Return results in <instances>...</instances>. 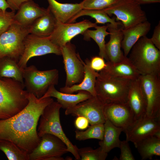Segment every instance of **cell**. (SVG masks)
<instances>
[{"instance_id": "cell-1", "label": "cell", "mask_w": 160, "mask_h": 160, "mask_svg": "<svg viewBox=\"0 0 160 160\" xmlns=\"http://www.w3.org/2000/svg\"><path fill=\"white\" fill-rule=\"evenodd\" d=\"M28 103L26 107L13 116L0 119V139L11 141L28 154L41 140L37 126L46 107L54 100L51 97L37 98L28 92Z\"/></svg>"}, {"instance_id": "cell-2", "label": "cell", "mask_w": 160, "mask_h": 160, "mask_svg": "<svg viewBox=\"0 0 160 160\" xmlns=\"http://www.w3.org/2000/svg\"><path fill=\"white\" fill-rule=\"evenodd\" d=\"M24 85L11 78H0V119L16 114L28 104Z\"/></svg>"}, {"instance_id": "cell-3", "label": "cell", "mask_w": 160, "mask_h": 160, "mask_svg": "<svg viewBox=\"0 0 160 160\" xmlns=\"http://www.w3.org/2000/svg\"><path fill=\"white\" fill-rule=\"evenodd\" d=\"M128 58L141 75H160V50L146 36L140 38L131 49Z\"/></svg>"}, {"instance_id": "cell-4", "label": "cell", "mask_w": 160, "mask_h": 160, "mask_svg": "<svg viewBox=\"0 0 160 160\" xmlns=\"http://www.w3.org/2000/svg\"><path fill=\"white\" fill-rule=\"evenodd\" d=\"M131 81L112 76L100 71L95 84L96 96L104 104L127 103Z\"/></svg>"}, {"instance_id": "cell-5", "label": "cell", "mask_w": 160, "mask_h": 160, "mask_svg": "<svg viewBox=\"0 0 160 160\" xmlns=\"http://www.w3.org/2000/svg\"><path fill=\"white\" fill-rule=\"evenodd\" d=\"M61 105L53 101L44 109L41 115L37 130L40 137L49 134L61 140L66 145L68 152L71 153L76 160H80L77 151V147L73 145L66 136L63 129L60 119Z\"/></svg>"}, {"instance_id": "cell-6", "label": "cell", "mask_w": 160, "mask_h": 160, "mask_svg": "<svg viewBox=\"0 0 160 160\" xmlns=\"http://www.w3.org/2000/svg\"><path fill=\"white\" fill-rule=\"evenodd\" d=\"M23 72L26 90L38 99L44 95L51 86L58 83L59 71L56 69L40 71L32 65L27 66Z\"/></svg>"}, {"instance_id": "cell-7", "label": "cell", "mask_w": 160, "mask_h": 160, "mask_svg": "<svg viewBox=\"0 0 160 160\" xmlns=\"http://www.w3.org/2000/svg\"><path fill=\"white\" fill-rule=\"evenodd\" d=\"M29 33V27L15 22L12 24L0 35V59L8 57L18 63L23 51L25 39Z\"/></svg>"}, {"instance_id": "cell-8", "label": "cell", "mask_w": 160, "mask_h": 160, "mask_svg": "<svg viewBox=\"0 0 160 160\" xmlns=\"http://www.w3.org/2000/svg\"><path fill=\"white\" fill-rule=\"evenodd\" d=\"M103 10L109 16L115 15L116 20L120 21L125 29L147 20L140 5L133 0H116Z\"/></svg>"}, {"instance_id": "cell-9", "label": "cell", "mask_w": 160, "mask_h": 160, "mask_svg": "<svg viewBox=\"0 0 160 160\" xmlns=\"http://www.w3.org/2000/svg\"><path fill=\"white\" fill-rule=\"evenodd\" d=\"M49 54L61 55V49L53 43L49 36L41 37L29 33L25 39L23 51L18 65L23 71L32 57Z\"/></svg>"}, {"instance_id": "cell-10", "label": "cell", "mask_w": 160, "mask_h": 160, "mask_svg": "<svg viewBox=\"0 0 160 160\" xmlns=\"http://www.w3.org/2000/svg\"><path fill=\"white\" fill-rule=\"evenodd\" d=\"M61 49L66 74L65 86L69 87L80 83L84 76V68L82 60L76 52L75 46L70 42Z\"/></svg>"}, {"instance_id": "cell-11", "label": "cell", "mask_w": 160, "mask_h": 160, "mask_svg": "<svg viewBox=\"0 0 160 160\" xmlns=\"http://www.w3.org/2000/svg\"><path fill=\"white\" fill-rule=\"evenodd\" d=\"M139 79L146 102L145 115L160 117V75H140Z\"/></svg>"}, {"instance_id": "cell-12", "label": "cell", "mask_w": 160, "mask_h": 160, "mask_svg": "<svg viewBox=\"0 0 160 160\" xmlns=\"http://www.w3.org/2000/svg\"><path fill=\"white\" fill-rule=\"evenodd\" d=\"M97 25L88 20L75 23L57 21L54 31L49 37L53 43L61 48L77 35H82L87 30Z\"/></svg>"}, {"instance_id": "cell-13", "label": "cell", "mask_w": 160, "mask_h": 160, "mask_svg": "<svg viewBox=\"0 0 160 160\" xmlns=\"http://www.w3.org/2000/svg\"><path fill=\"white\" fill-rule=\"evenodd\" d=\"M105 105L97 96H92L75 106L65 109V114L74 116H82L86 118L90 125L104 124L106 119Z\"/></svg>"}, {"instance_id": "cell-14", "label": "cell", "mask_w": 160, "mask_h": 160, "mask_svg": "<svg viewBox=\"0 0 160 160\" xmlns=\"http://www.w3.org/2000/svg\"><path fill=\"white\" fill-rule=\"evenodd\" d=\"M65 144L60 138L47 134L41 137L40 141L29 154V160H49L52 157H60L68 152Z\"/></svg>"}, {"instance_id": "cell-15", "label": "cell", "mask_w": 160, "mask_h": 160, "mask_svg": "<svg viewBox=\"0 0 160 160\" xmlns=\"http://www.w3.org/2000/svg\"><path fill=\"white\" fill-rule=\"evenodd\" d=\"M159 130L160 117H149L145 115L135 120L124 132L126 135V140L135 145L145 138L154 136Z\"/></svg>"}, {"instance_id": "cell-16", "label": "cell", "mask_w": 160, "mask_h": 160, "mask_svg": "<svg viewBox=\"0 0 160 160\" xmlns=\"http://www.w3.org/2000/svg\"><path fill=\"white\" fill-rule=\"evenodd\" d=\"M104 113L106 119L115 126L122 128L123 132L135 121L133 113L127 103L105 104Z\"/></svg>"}, {"instance_id": "cell-17", "label": "cell", "mask_w": 160, "mask_h": 160, "mask_svg": "<svg viewBox=\"0 0 160 160\" xmlns=\"http://www.w3.org/2000/svg\"><path fill=\"white\" fill-rule=\"evenodd\" d=\"M107 25V30L110 33V38L105 44L106 53L108 61L117 63L122 60L126 57L121 49L123 38L122 29L124 28L120 21L115 24L108 23Z\"/></svg>"}, {"instance_id": "cell-18", "label": "cell", "mask_w": 160, "mask_h": 160, "mask_svg": "<svg viewBox=\"0 0 160 160\" xmlns=\"http://www.w3.org/2000/svg\"><path fill=\"white\" fill-rule=\"evenodd\" d=\"M48 9L40 7L33 0L23 4L15 15L14 22L28 28L37 18L45 14Z\"/></svg>"}, {"instance_id": "cell-19", "label": "cell", "mask_w": 160, "mask_h": 160, "mask_svg": "<svg viewBox=\"0 0 160 160\" xmlns=\"http://www.w3.org/2000/svg\"><path fill=\"white\" fill-rule=\"evenodd\" d=\"M127 103L133 113L135 120L145 115L146 102L139 78L131 81Z\"/></svg>"}, {"instance_id": "cell-20", "label": "cell", "mask_w": 160, "mask_h": 160, "mask_svg": "<svg viewBox=\"0 0 160 160\" xmlns=\"http://www.w3.org/2000/svg\"><path fill=\"white\" fill-rule=\"evenodd\" d=\"M106 63V67L101 71L109 76L133 80L141 75L127 57L117 63L108 61Z\"/></svg>"}, {"instance_id": "cell-21", "label": "cell", "mask_w": 160, "mask_h": 160, "mask_svg": "<svg viewBox=\"0 0 160 160\" xmlns=\"http://www.w3.org/2000/svg\"><path fill=\"white\" fill-rule=\"evenodd\" d=\"M92 95L89 92L84 91H79L76 94H68L57 91L55 85L51 86L40 99L47 97H54L61 105L62 108L66 109L73 107L79 103L91 97Z\"/></svg>"}, {"instance_id": "cell-22", "label": "cell", "mask_w": 160, "mask_h": 160, "mask_svg": "<svg viewBox=\"0 0 160 160\" xmlns=\"http://www.w3.org/2000/svg\"><path fill=\"white\" fill-rule=\"evenodd\" d=\"M151 24L146 20L127 29H122L123 38L121 48L127 57L133 46L141 37L146 36L150 31Z\"/></svg>"}, {"instance_id": "cell-23", "label": "cell", "mask_w": 160, "mask_h": 160, "mask_svg": "<svg viewBox=\"0 0 160 160\" xmlns=\"http://www.w3.org/2000/svg\"><path fill=\"white\" fill-rule=\"evenodd\" d=\"M88 59L82 63L84 68V75L82 81L80 83L69 87L64 86L60 88V91L68 94H73L74 92L84 91L87 92L93 96H96L95 90L96 79L99 73L92 70L90 67Z\"/></svg>"}, {"instance_id": "cell-24", "label": "cell", "mask_w": 160, "mask_h": 160, "mask_svg": "<svg viewBox=\"0 0 160 160\" xmlns=\"http://www.w3.org/2000/svg\"><path fill=\"white\" fill-rule=\"evenodd\" d=\"M48 8L57 21L68 23L82 9L81 3H62L56 0H47Z\"/></svg>"}, {"instance_id": "cell-25", "label": "cell", "mask_w": 160, "mask_h": 160, "mask_svg": "<svg viewBox=\"0 0 160 160\" xmlns=\"http://www.w3.org/2000/svg\"><path fill=\"white\" fill-rule=\"evenodd\" d=\"M104 125L103 139L99 142V144L102 151L108 153L113 149L119 148L121 141L119 136L123 129L115 126L107 119Z\"/></svg>"}, {"instance_id": "cell-26", "label": "cell", "mask_w": 160, "mask_h": 160, "mask_svg": "<svg viewBox=\"0 0 160 160\" xmlns=\"http://www.w3.org/2000/svg\"><path fill=\"white\" fill-rule=\"evenodd\" d=\"M57 22L48 9L47 13L37 18L30 26L29 33L41 37L49 36L54 31Z\"/></svg>"}, {"instance_id": "cell-27", "label": "cell", "mask_w": 160, "mask_h": 160, "mask_svg": "<svg viewBox=\"0 0 160 160\" xmlns=\"http://www.w3.org/2000/svg\"><path fill=\"white\" fill-rule=\"evenodd\" d=\"M142 160L160 156V139L154 136L145 138L134 145Z\"/></svg>"}, {"instance_id": "cell-28", "label": "cell", "mask_w": 160, "mask_h": 160, "mask_svg": "<svg viewBox=\"0 0 160 160\" xmlns=\"http://www.w3.org/2000/svg\"><path fill=\"white\" fill-rule=\"evenodd\" d=\"M0 78H11L24 85L23 71L16 61L8 57L0 59Z\"/></svg>"}, {"instance_id": "cell-29", "label": "cell", "mask_w": 160, "mask_h": 160, "mask_svg": "<svg viewBox=\"0 0 160 160\" xmlns=\"http://www.w3.org/2000/svg\"><path fill=\"white\" fill-rule=\"evenodd\" d=\"M108 26L97 25L95 30H87L83 34L84 39L88 41L91 38L93 39L97 44L99 50V56L102 57L107 61L108 59L105 52V38L110 33L107 31Z\"/></svg>"}, {"instance_id": "cell-30", "label": "cell", "mask_w": 160, "mask_h": 160, "mask_svg": "<svg viewBox=\"0 0 160 160\" xmlns=\"http://www.w3.org/2000/svg\"><path fill=\"white\" fill-rule=\"evenodd\" d=\"M0 150L9 160H29V154L11 141L0 139Z\"/></svg>"}, {"instance_id": "cell-31", "label": "cell", "mask_w": 160, "mask_h": 160, "mask_svg": "<svg viewBox=\"0 0 160 160\" xmlns=\"http://www.w3.org/2000/svg\"><path fill=\"white\" fill-rule=\"evenodd\" d=\"M83 16H88L94 18L96 24H105L106 23L115 24L116 21L114 17L111 18L103 9H82L68 23H74L79 17Z\"/></svg>"}, {"instance_id": "cell-32", "label": "cell", "mask_w": 160, "mask_h": 160, "mask_svg": "<svg viewBox=\"0 0 160 160\" xmlns=\"http://www.w3.org/2000/svg\"><path fill=\"white\" fill-rule=\"evenodd\" d=\"M104 132V124H98L89 126L85 131L77 129L75 131V137L78 140L91 139L102 140Z\"/></svg>"}, {"instance_id": "cell-33", "label": "cell", "mask_w": 160, "mask_h": 160, "mask_svg": "<svg viewBox=\"0 0 160 160\" xmlns=\"http://www.w3.org/2000/svg\"><path fill=\"white\" fill-rule=\"evenodd\" d=\"M80 160H105L108 153L102 151L99 147L94 149L89 147L77 148Z\"/></svg>"}, {"instance_id": "cell-34", "label": "cell", "mask_w": 160, "mask_h": 160, "mask_svg": "<svg viewBox=\"0 0 160 160\" xmlns=\"http://www.w3.org/2000/svg\"><path fill=\"white\" fill-rule=\"evenodd\" d=\"M116 0H83L81 2L82 9H103L114 3Z\"/></svg>"}, {"instance_id": "cell-35", "label": "cell", "mask_w": 160, "mask_h": 160, "mask_svg": "<svg viewBox=\"0 0 160 160\" xmlns=\"http://www.w3.org/2000/svg\"><path fill=\"white\" fill-rule=\"evenodd\" d=\"M15 12L4 11L0 9V35L7 30L14 23Z\"/></svg>"}, {"instance_id": "cell-36", "label": "cell", "mask_w": 160, "mask_h": 160, "mask_svg": "<svg viewBox=\"0 0 160 160\" xmlns=\"http://www.w3.org/2000/svg\"><path fill=\"white\" fill-rule=\"evenodd\" d=\"M120 150L119 160H135L129 146V142L127 140L121 141L119 148Z\"/></svg>"}, {"instance_id": "cell-37", "label": "cell", "mask_w": 160, "mask_h": 160, "mask_svg": "<svg viewBox=\"0 0 160 160\" xmlns=\"http://www.w3.org/2000/svg\"><path fill=\"white\" fill-rule=\"evenodd\" d=\"M88 63L90 68L97 72L103 70L106 66L104 59L99 56L92 57L90 60L89 59Z\"/></svg>"}, {"instance_id": "cell-38", "label": "cell", "mask_w": 160, "mask_h": 160, "mask_svg": "<svg viewBox=\"0 0 160 160\" xmlns=\"http://www.w3.org/2000/svg\"><path fill=\"white\" fill-rule=\"evenodd\" d=\"M89 122L85 117L82 116H78L75 121L74 124L77 129L83 130L89 126Z\"/></svg>"}, {"instance_id": "cell-39", "label": "cell", "mask_w": 160, "mask_h": 160, "mask_svg": "<svg viewBox=\"0 0 160 160\" xmlns=\"http://www.w3.org/2000/svg\"><path fill=\"white\" fill-rule=\"evenodd\" d=\"M155 46L160 50V22L156 25L154 29L152 37L150 38Z\"/></svg>"}, {"instance_id": "cell-40", "label": "cell", "mask_w": 160, "mask_h": 160, "mask_svg": "<svg viewBox=\"0 0 160 160\" xmlns=\"http://www.w3.org/2000/svg\"><path fill=\"white\" fill-rule=\"evenodd\" d=\"M12 11L17 10L23 3L33 0H6Z\"/></svg>"}, {"instance_id": "cell-41", "label": "cell", "mask_w": 160, "mask_h": 160, "mask_svg": "<svg viewBox=\"0 0 160 160\" xmlns=\"http://www.w3.org/2000/svg\"><path fill=\"white\" fill-rule=\"evenodd\" d=\"M140 5L158 3L160 2V0H133Z\"/></svg>"}, {"instance_id": "cell-42", "label": "cell", "mask_w": 160, "mask_h": 160, "mask_svg": "<svg viewBox=\"0 0 160 160\" xmlns=\"http://www.w3.org/2000/svg\"><path fill=\"white\" fill-rule=\"evenodd\" d=\"M10 7L6 0H0V9L5 11Z\"/></svg>"}]
</instances>
